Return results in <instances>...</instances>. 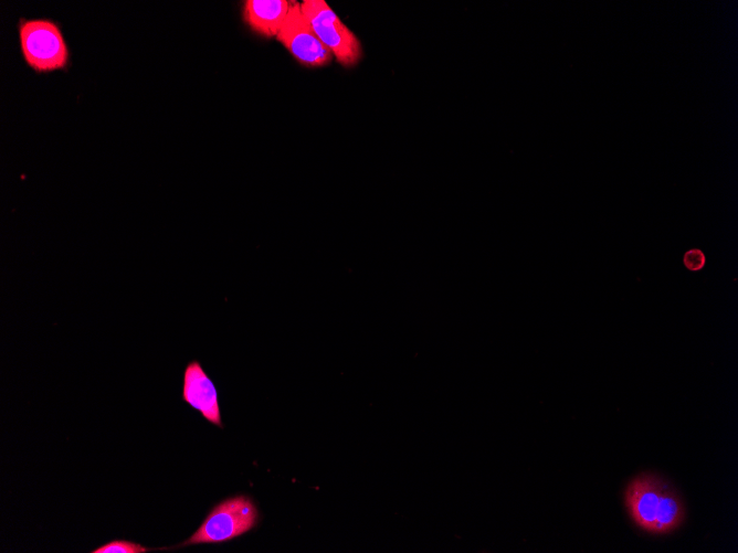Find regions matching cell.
<instances>
[{
	"instance_id": "7",
	"label": "cell",
	"mask_w": 738,
	"mask_h": 553,
	"mask_svg": "<svg viewBox=\"0 0 738 553\" xmlns=\"http://www.w3.org/2000/svg\"><path fill=\"white\" fill-rule=\"evenodd\" d=\"M288 8L289 2L285 0H247L243 8V19L261 35H277Z\"/></svg>"
},
{
	"instance_id": "1",
	"label": "cell",
	"mask_w": 738,
	"mask_h": 553,
	"mask_svg": "<svg viewBox=\"0 0 738 553\" xmlns=\"http://www.w3.org/2000/svg\"><path fill=\"white\" fill-rule=\"evenodd\" d=\"M623 503L632 523L650 535L672 534L686 521L679 491L655 471H642L631 478L623 490Z\"/></svg>"
},
{
	"instance_id": "6",
	"label": "cell",
	"mask_w": 738,
	"mask_h": 553,
	"mask_svg": "<svg viewBox=\"0 0 738 553\" xmlns=\"http://www.w3.org/2000/svg\"><path fill=\"white\" fill-rule=\"evenodd\" d=\"M182 400L197 410L208 422L223 427L217 387L197 360L189 361L184 368Z\"/></svg>"
},
{
	"instance_id": "5",
	"label": "cell",
	"mask_w": 738,
	"mask_h": 553,
	"mask_svg": "<svg viewBox=\"0 0 738 553\" xmlns=\"http://www.w3.org/2000/svg\"><path fill=\"white\" fill-rule=\"evenodd\" d=\"M276 36L303 65L323 66L333 59L331 52L318 39L297 2L289 3L287 15Z\"/></svg>"
},
{
	"instance_id": "9",
	"label": "cell",
	"mask_w": 738,
	"mask_h": 553,
	"mask_svg": "<svg viewBox=\"0 0 738 553\" xmlns=\"http://www.w3.org/2000/svg\"><path fill=\"white\" fill-rule=\"evenodd\" d=\"M683 263L688 270L698 272L705 266L706 257L703 251L692 248L684 254Z\"/></svg>"
},
{
	"instance_id": "8",
	"label": "cell",
	"mask_w": 738,
	"mask_h": 553,
	"mask_svg": "<svg viewBox=\"0 0 738 553\" xmlns=\"http://www.w3.org/2000/svg\"><path fill=\"white\" fill-rule=\"evenodd\" d=\"M149 550L135 542L114 540L91 551V553H146Z\"/></svg>"
},
{
	"instance_id": "2",
	"label": "cell",
	"mask_w": 738,
	"mask_h": 553,
	"mask_svg": "<svg viewBox=\"0 0 738 553\" xmlns=\"http://www.w3.org/2000/svg\"><path fill=\"white\" fill-rule=\"evenodd\" d=\"M257 521L259 511L253 500L244 494L235 496L218 503L188 540L168 549L223 543L246 533Z\"/></svg>"
},
{
	"instance_id": "4",
	"label": "cell",
	"mask_w": 738,
	"mask_h": 553,
	"mask_svg": "<svg viewBox=\"0 0 738 553\" xmlns=\"http://www.w3.org/2000/svg\"><path fill=\"white\" fill-rule=\"evenodd\" d=\"M301 9L337 62L344 66H354L359 62L362 55L359 40L325 1L306 0L301 3Z\"/></svg>"
},
{
	"instance_id": "3",
	"label": "cell",
	"mask_w": 738,
	"mask_h": 553,
	"mask_svg": "<svg viewBox=\"0 0 738 553\" xmlns=\"http://www.w3.org/2000/svg\"><path fill=\"white\" fill-rule=\"evenodd\" d=\"M19 38L23 57L35 72H50L66 66L67 45L53 21L24 20L20 23Z\"/></svg>"
}]
</instances>
